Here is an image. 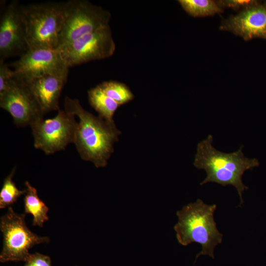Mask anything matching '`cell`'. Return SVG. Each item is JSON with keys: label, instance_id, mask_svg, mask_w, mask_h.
Instances as JSON below:
<instances>
[{"label": "cell", "instance_id": "cell-21", "mask_svg": "<svg viewBox=\"0 0 266 266\" xmlns=\"http://www.w3.org/2000/svg\"><path fill=\"white\" fill-rule=\"evenodd\" d=\"M24 266H52L50 258L39 253L30 254Z\"/></svg>", "mask_w": 266, "mask_h": 266}, {"label": "cell", "instance_id": "cell-2", "mask_svg": "<svg viewBox=\"0 0 266 266\" xmlns=\"http://www.w3.org/2000/svg\"><path fill=\"white\" fill-rule=\"evenodd\" d=\"M213 141V136L209 134L197 145L193 165L206 173L200 185L214 182L223 186H234L240 198V206L244 202L242 193L248 189L242 182V176L246 170L258 166L260 163L256 158L245 157L242 145L236 151L225 153L216 149Z\"/></svg>", "mask_w": 266, "mask_h": 266}, {"label": "cell", "instance_id": "cell-15", "mask_svg": "<svg viewBox=\"0 0 266 266\" xmlns=\"http://www.w3.org/2000/svg\"><path fill=\"white\" fill-rule=\"evenodd\" d=\"M88 100L91 106L105 120L114 122L113 116L120 106L107 97L97 85L88 92Z\"/></svg>", "mask_w": 266, "mask_h": 266}, {"label": "cell", "instance_id": "cell-6", "mask_svg": "<svg viewBox=\"0 0 266 266\" xmlns=\"http://www.w3.org/2000/svg\"><path fill=\"white\" fill-rule=\"evenodd\" d=\"M25 214H19L12 207L0 218V230L2 234V248L0 254L1 263L26 261L33 246L50 241L48 236H41L27 226Z\"/></svg>", "mask_w": 266, "mask_h": 266}, {"label": "cell", "instance_id": "cell-1", "mask_svg": "<svg viewBox=\"0 0 266 266\" xmlns=\"http://www.w3.org/2000/svg\"><path fill=\"white\" fill-rule=\"evenodd\" d=\"M64 108L79 119L74 144L80 158L97 168L106 166L114 152V144L121 134L114 121L87 111L77 99L66 97Z\"/></svg>", "mask_w": 266, "mask_h": 266}, {"label": "cell", "instance_id": "cell-18", "mask_svg": "<svg viewBox=\"0 0 266 266\" xmlns=\"http://www.w3.org/2000/svg\"><path fill=\"white\" fill-rule=\"evenodd\" d=\"M16 167L4 179L0 192V208L9 207L15 202L18 199L26 193V190H20L13 180Z\"/></svg>", "mask_w": 266, "mask_h": 266}, {"label": "cell", "instance_id": "cell-13", "mask_svg": "<svg viewBox=\"0 0 266 266\" xmlns=\"http://www.w3.org/2000/svg\"><path fill=\"white\" fill-rule=\"evenodd\" d=\"M68 75H46L25 81L45 114L60 109L59 100Z\"/></svg>", "mask_w": 266, "mask_h": 266}, {"label": "cell", "instance_id": "cell-3", "mask_svg": "<svg viewBox=\"0 0 266 266\" xmlns=\"http://www.w3.org/2000/svg\"><path fill=\"white\" fill-rule=\"evenodd\" d=\"M215 204H207L199 199L178 211V222L174 226L178 242L183 246L196 242L202 249L197 255L214 258L215 247L222 242L223 234L218 231L214 219Z\"/></svg>", "mask_w": 266, "mask_h": 266}, {"label": "cell", "instance_id": "cell-16", "mask_svg": "<svg viewBox=\"0 0 266 266\" xmlns=\"http://www.w3.org/2000/svg\"><path fill=\"white\" fill-rule=\"evenodd\" d=\"M178 2L188 14L194 17L212 16L223 12L213 0H179Z\"/></svg>", "mask_w": 266, "mask_h": 266}, {"label": "cell", "instance_id": "cell-4", "mask_svg": "<svg viewBox=\"0 0 266 266\" xmlns=\"http://www.w3.org/2000/svg\"><path fill=\"white\" fill-rule=\"evenodd\" d=\"M29 49H57L64 20V2L22 5Z\"/></svg>", "mask_w": 266, "mask_h": 266}, {"label": "cell", "instance_id": "cell-9", "mask_svg": "<svg viewBox=\"0 0 266 266\" xmlns=\"http://www.w3.org/2000/svg\"><path fill=\"white\" fill-rule=\"evenodd\" d=\"M0 106L11 115L18 127H31L44 118V114L27 83L16 75L0 95Z\"/></svg>", "mask_w": 266, "mask_h": 266}, {"label": "cell", "instance_id": "cell-14", "mask_svg": "<svg viewBox=\"0 0 266 266\" xmlns=\"http://www.w3.org/2000/svg\"><path fill=\"white\" fill-rule=\"evenodd\" d=\"M26 193L24 199L25 213L31 214L33 217V225L43 227L48 219V207L39 198L36 189L28 181L25 182Z\"/></svg>", "mask_w": 266, "mask_h": 266}, {"label": "cell", "instance_id": "cell-12", "mask_svg": "<svg viewBox=\"0 0 266 266\" xmlns=\"http://www.w3.org/2000/svg\"><path fill=\"white\" fill-rule=\"evenodd\" d=\"M220 29L240 36L245 40L256 38L266 40V1H259L225 19Z\"/></svg>", "mask_w": 266, "mask_h": 266}, {"label": "cell", "instance_id": "cell-19", "mask_svg": "<svg viewBox=\"0 0 266 266\" xmlns=\"http://www.w3.org/2000/svg\"><path fill=\"white\" fill-rule=\"evenodd\" d=\"M15 75L13 69L4 61L0 60V95L6 90Z\"/></svg>", "mask_w": 266, "mask_h": 266}, {"label": "cell", "instance_id": "cell-20", "mask_svg": "<svg viewBox=\"0 0 266 266\" xmlns=\"http://www.w3.org/2000/svg\"><path fill=\"white\" fill-rule=\"evenodd\" d=\"M259 1L254 0H227L216 1L219 6L223 9L224 8H230L233 10H240V11L249 7Z\"/></svg>", "mask_w": 266, "mask_h": 266}, {"label": "cell", "instance_id": "cell-8", "mask_svg": "<svg viewBox=\"0 0 266 266\" xmlns=\"http://www.w3.org/2000/svg\"><path fill=\"white\" fill-rule=\"evenodd\" d=\"M116 45L110 26L85 34L58 49L68 67L112 56Z\"/></svg>", "mask_w": 266, "mask_h": 266}, {"label": "cell", "instance_id": "cell-10", "mask_svg": "<svg viewBox=\"0 0 266 266\" xmlns=\"http://www.w3.org/2000/svg\"><path fill=\"white\" fill-rule=\"evenodd\" d=\"M9 66L15 75L29 81L46 75H68L69 67L58 49H29Z\"/></svg>", "mask_w": 266, "mask_h": 266}, {"label": "cell", "instance_id": "cell-17", "mask_svg": "<svg viewBox=\"0 0 266 266\" xmlns=\"http://www.w3.org/2000/svg\"><path fill=\"white\" fill-rule=\"evenodd\" d=\"M98 86L107 97L120 105L126 104L134 99L133 94L123 83L110 80L104 81Z\"/></svg>", "mask_w": 266, "mask_h": 266}, {"label": "cell", "instance_id": "cell-7", "mask_svg": "<svg viewBox=\"0 0 266 266\" xmlns=\"http://www.w3.org/2000/svg\"><path fill=\"white\" fill-rule=\"evenodd\" d=\"M75 115L65 110H58L53 118L39 120L31 128L35 148L50 155L65 150L75 140L78 122Z\"/></svg>", "mask_w": 266, "mask_h": 266}, {"label": "cell", "instance_id": "cell-5", "mask_svg": "<svg viewBox=\"0 0 266 266\" xmlns=\"http://www.w3.org/2000/svg\"><path fill=\"white\" fill-rule=\"evenodd\" d=\"M111 13L86 0L64 2V20L58 48L80 37L109 26Z\"/></svg>", "mask_w": 266, "mask_h": 266}, {"label": "cell", "instance_id": "cell-11", "mask_svg": "<svg viewBox=\"0 0 266 266\" xmlns=\"http://www.w3.org/2000/svg\"><path fill=\"white\" fill-rule=\"evenodd\" d=\"M22 4L13 0L2 9L0 20V60L21 56L28 50Z\"/></svg>", "mask_w": 266, "mask_h": 266}]
</instances>
